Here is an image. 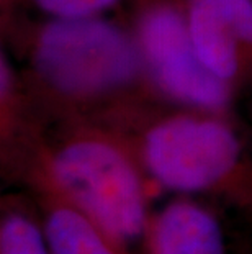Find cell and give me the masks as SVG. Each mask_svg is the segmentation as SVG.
I'll return each instance as SVG.
<instances>
[{"label": "cell", "mask_w": 252, "mask_h": 254, "mask_svg": "<svg viewBox=\"0 0 252 254\" xmlns=\"http://www.w3.org/2000/svg\"><path fill=\"white\" fill-rule=\"evenodd\" d=\"M41 217L52 254H136L76 207L48 197Z\"/></svg>", "instance_id": "cell-6"}, {"label": "cell", "mask_w": 252, "mask_h": 254, "mask_svg": "<svg viewBox=\"0 0 252 254\" xmlns=\"http://www.w3.org/2000/svg\"><path fill=\"white\" fill-rule=\"evenodd\" d=\"M0 254H52L41 212L20 203H3L0 215Z\"/></svg>", "instance_id": "cell-8"}, {"label": "cell", "mask_w": 252, "mask_h": 254, "mask_svg": "<svg viewBox=\"0 0 252 254\" xmlns=\"http://www.w3.org/2000/svg\"><path fill=\"white\" fill-rule=\"evenodd\" d=\"M139 55V46L108 21L54 18L38 36L35 66L51 87L89 95L130 82L141 63Z\"/></svg>", "instance_id": "cell-3"}, {"label": "cell", "mask_w": 252, "mask_h": 254, "mask_svg": "<svg viewBox=\"0 0 252 254\" xmlns=\"http://www.w3.org/2000/svg\"><path fill=\"white\" fill-rule=\"evenodd\" d=\"M48 197L76 207L138 254L148 226V189L135 154L101 136H76L45 156Z\"/></svg>", "instance_id": "cell-1"}, {"label": "cell", "mask_w": 252, "mask_h": 254, "mask_svg": "<svg viewBox=\"0 0 252 254\" xmlns=\"http://www.w3.org/2000/svg\"><path fill=\"white\" fill-rule=\"evenodd\" d=\"M135 158L159 187L180 195L229 192L252 202V172L234 129L211 117L177 115L146 129Z\"/></svg>", "instance_id": "cell-2"}, {"label": "cell", "mask_w": 252, "mask_h": 254, "mask_svg": "<svg viewBox=\"0 0 252 254\" xmlns=\"http://www.w3.org/2000/svg\"><path fill=\"white\" fill-rule=\"evenodd\" d=\"M138 46L165 94L200 110H219L228 102V82L203 66L192 46L187 17L157 5L141 17Z\"/></svg>", "instance_id": "cell-4"}, {"label": "cell", "mask_w": 252, "mask_h": 254, "mask_svg": "<svg viewBox=\"0 0 252 254\" xmlns=\"http://www.w3.org/2000/svg\"><path fill=\"white\" fill-rule=\"evenodd\" d=\"M241 43H252V0H200Z\"/></svg>", "instance_id": "cell-9"}, {"label": "cell", "mask_w": 252, "mask_h": 254, "mask_svg": "<svg viewBox=\"0 0 252 254\" xmlns=\"http://www.w3.org/2000/svg\"><path fill=\"white\" fill-rule=\"evenodd\" d=\"M43 12L59 20H77L97 17L118 0H35Z\"/></svg>", "instance_id": "cell-10"}, {"label": "cell", "mask_w": 252, "mask_h": 254, "mask_svg": "<svg viewBox=\"0 0 252 254\" xmlns=\"http://www.w3.org/2000/svg\"><path fill=\"white\" fill-rule=\"evenodd\" d=\"M187 26L200 63L218 79L231 80L239 67V40L200 0H192Z\"/></svg>", "instance_id": "cell-7"}, {"label": "cell", "mask_w": 252, "mask_h": 254, "mask_svg": "<svg viewBox=\"0 0 252 254\" xmlns=\"http://www.w3.org/2000/svg\"><path fill=\"white\" fill-rule=\"evenodd\" d=\"M138 254H252L223 218L192 197H179L149 217Z\"/></svg>", "instance_id": "cell-5"}]
</instances>
